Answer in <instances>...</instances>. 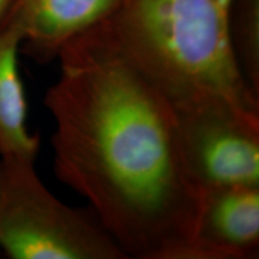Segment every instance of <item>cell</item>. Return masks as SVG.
Listing matches in <instances>:
<instances>
[{
    "label": "cell",
    "instance_id": "6da1fadb",
    "mask_svg": "<svg viewBox=\"0 0 259 259\" xmlns=\"http://www.w3.org/2000/svg\"><path fill=\"white\" fill-rule=\"evenodd\" d=\"M44 103L58 180L88 202L127 258L190 259L203 191L173 106L100 25L65 46Z\"/></svg>",
    "mask_w": 259,
    "mask_h": 259
},
{
    "label": "cell",
    "instance_id": "7a4b0ae2",
    "mask_svg": "<svg viewBox=\"0 0 259 259\" xmlns=\"http://www.w3.org/2000/svg\"><path fill=\"white\" fill-rule=\"evenodd\" d=\"M232 2L119 0L99 25L173 108L223 103L259 114L233 53Z\"/></svg>",
    "mask_w": 259,
    "mask_h": 259
},
{
    "label": "cell",
    "instance_id": "3957f363",
    "mask_svg": "<svg viewBox=\"0 0 259 259\" xmlns=\"http://www.w3.org/2000/svg\"><path fill=\"white\" fill-rule=\"evenodd\" d=\"M0 250L14 259H128L90 208L45 186L35 162L0 157Z\"/></svg>",
    "mask_w": 259,
    "mask_h": 259
},
{
    "label": "cell",
    "instance_id": "277c9868",
    "mask_svg": "<svg viewBox=\"0 0 259 259\" xmlns=\"http://www.w3.org/2000/svg\"><path fill=\"white\" fill-rule=\"evenodd\" d=\"M174 113L186 168L203 192L259 186V114L222 103Z\"/></svg>",
    "mask_w": 259,
    "mask_h": 259
},
{
    "label": "cell",
    "instance_id": "5b68a950",
    "mask_svg": "<svg viewBox=\"0 0 259 259\" xmlns=\"http://www.w3.org/2000/svg\"><path fill=\"white\" fill-rule=\"evenodd\" d=\"M259 253V186L203 192L190 259H248Z\"/></svg>",
    "mask_w": 259,
    "mask_h": 259
},
{
    "label": "cell",
    "instance_id": "8992f818",
    "mask_svg": "<svg viewBox=\"0 0 259 259\" xmlns=\"http://www.w3.org/2000/svg\"><path fill=\"white\" fill-rule=\"evenodd\" d=\"M119 0H12L3 24H11L37 63L57 59L69 42L111 16Z\"/></svg>",
    "mask_w": 259,
    "mask_h": 259
},
{
    "label": "cell",
    "instance_id": "52a82bcc",
    "mask_svg": "<svg viewBox=\"0 0 259 259\" xmlns=\"http://www.w3.org/2000/svg\"><path fill=\"white\" fill-rule=\"evenodd\" d=\"M22 36L14 25L0 27V157L35 162L40 138L29 132L27 99L19 76Z\"/></svg>",
    "mask_w": 259,
    "mask_h": 259
},
{
    "label": "cell",
    "instance_id": "ba28073f",
    "mask_svg": "<svg viewBox=\"0 0 259 259\" xmlns=\"http://www.w3.org/2000/svg\"><path fill=\"white\" fill-rule=\"evenodd\" d=\"M229 32L239 70L259 97V0H233Z\"/></svg>",
    "mask_w": 259,
    "mask_h": 259
},
{
    "label": "cell",
    "instance_id": "9c48e42d",
    "mask_svg": "<svg viewBox=\"0 0 259 259\" xmlns=\"http://www.w3.org/2000/svg\"><path fill=\"white\" fill-rule=\"evenodd\" d=\"M12 0H0V27L3 25V22L8 14L10 5H11Z\"/></svg>",
    "mask_w": 259,
    "mask_h": 259
}]
</instances>
